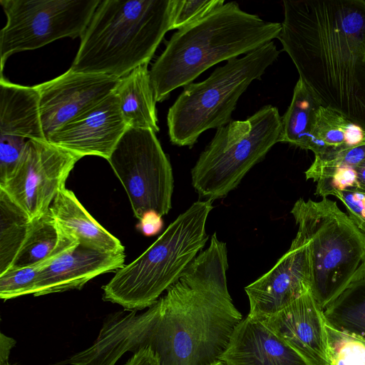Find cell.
<instances>
[{"label":"cell","instance_id":"13","mask_svg":"<svg viewBox=\"0 0 365 365\" xmlns=\"http://www.w3.org/2000/svg\"><path fill=\"white\" fill-rule=\"evenodd\" d=\"M309 250L297 231L289 250L267 273L245 288L250 302L248 317L263 321L310 291Z\"/></svg>","mask_w":365,"mask_h":365},{"label":"cell","instance_id":"1","mask_svg":"<svg viewBox=\"0 0 365 365\" xmlns=\"http://www.w3.org/2000/svg\"><path fill=\"white\" fill-rule=\"evenodd\" d=\"M226 243L215 232L180 278L142 314L119 323L126 351L150 349L160 365H211L219 361L243 319L228 291Z\"/></svg>","mask_w":365,"mask_h":365},{"label":"cell","instance_id":"17","mask_svg":"<svg viewBox=\"0 0 365 365\" xmlns=\"http://www.w3.org/2000/svg\"><path fill=\"white\" fill-rule=\"evenodd\" d=\"M125 259V252H105L78 244L41 267L33 294L80 289L96 277L123 267Z\"/></svg>","mask_w":365,"mask_h":365},{"label":"cell","instance_id":"5","mask_svg":"<svg viewBox=\"0 0 365 365\" xmlns=\"http://www.w3.org/2000/svg\"><path fill=\"white\" fill-rule=\"evenodd\" d=\"M212 208L211 200L193 202L141 255L115 272L102 287L103 300L128 311L155 304L204 248Z\"/></svg>","mask_w":365,"mask_h":365},{"label":"cell","instance_id":"31","mask_svg":"<svg viewBox=\"0 0 365 365\" xmlns=\"http://www.w3.org/2000/svg\"><path fill=\"white\" fill-rule=\"evenodd\" d=\"M163 225L162 216L155 211L150 210L143 214L136 227L143 235L151 237L158 234Z\"/></svg>","mask_w":365,"mask_h":365},{"label":"cell","instance_id":"34","mask_svg":"<svg viewBox=\"0 0 365 365\" xmlns=\"http://www.w3.org/2000/svg\"><path fill=\"white\" fill-rule=\"evenodd\" d=\"M359 188L365 190V159L356 167Z\"/></svg>","mask_w":365,"mask_h":365},{"label":"cell","instance_id":"22","mask_svg":"<svg viewBox=\"0 0 365 365\" xmlns=\"http://www.w3.org/2000/svg\"><path fill=\"white\" fill-rule=\"evenodd\" d=\"M321 104L305 83L299 78L294 88L292 99L282 117L279 142L287 143L322 155L327 150L314 135L316 115Z\"/></svg>","mask_w":365,"mask_h":365},{"label":"cell","instance_id":"21","mask_svg":"<svg viewBox=\"0 0 365 365\" xmlns=\"http://www.w3.org/2000/svg\"><path fill=\"white\" fill-rule=\"evenodd\" d=\"M148 64L137 67L120 78L113 91L128 127L159 131Z\"/></svg>","mask_w":365,"mask_h":365},{"label":"cell","instance_id":"9","mask_svg":"<svg viewBox=\"0 0 365 365\" xmlns=\"http://www.w3.org/2000/svg\"><path fill=\"white\" fill-rule=\"evenodd\" d=\"M101 0H0L6 16L0 31V68L12 54L64 37H81Z\"/></svg>","mask_w":365,"mask_h":365},{"label":"cell","instance_id":"6","mask_svg":"<svg viewBox=\"0 0 365 365\" xmlns=\"http://www.w3.org/2000/svg\"><path fill=\"white\" fill-rule=\"evenodd\" d=\"M279 55L272 41L227 61L205 80L185 86L168 112L170 142L191 147L207 130L229 123L241 95L253 81L261 79Z\"/></svg>","mask_w":365,"mask_h":365},{"label":"cell","instance_id":"29","mask_svg":"<svg viewBox=\"0 0 365 365\" xmlns=\"http://www.w3.org/2000/svg\"><path fill=\"white\" fill-rule=\"evenodd\" d=\"M225 3L224 0H174L170 29L179 30Z\"/></svg>","mask_w":365,"mask_h":365},{"label":"cell","instance_id":"30","mask_svg":"<svg viewBox=\"0 0 365 365\" xmlns=\"http://www.w3.org/2000/svg\"><path fill=\"white\" fill-rule=\"evenodd\" d=\"M335 197L345 205L348 216L365 235V190H347L338 192Z\"/></svg>","mask_w":365,"mask_h":365},{"label":"cell","instance_id":"36","mask_svg":"<svg viewBox=\"0 0 365 365\" xmlns=\"http://www.w3.org/2000/svg\"><path fill=\"white\" fill-rule=\"evenodd\" d=\"M5 365H11V364H9L8 363V364H5Z\"/></svg>","mask_w":365,"mask_h":365},{"label":"cell","instance_id":"32","mask_svg":"<svg viewBox=\"0 0 365 365\" xmlns=\"http://www.w3.org/2000/svg\"><path fill=\"white\" fill-rule=\"evenodd\" d=\"M124 365H160L158 357L149 348L134 353Z\"/></svg>","mask_w":365,"mask_h":365},{"label":"cell","instance_id":"12","mask_svg":"<svg viewBox=\"0 0 365 365\" xmlns=\"http://www.w3.org/2000/svg\"><path fill=\"white\" fill-rule=\"evenodd\" d=\"M29 140L48 141L43 133L36 86L0 77V185L13 175Z\"/></svg>","mask_w":365,"mask_h":365},{"label":"cell","instance_id":"3","mask_svg":"<svg viewBox=\"0 0 365 365\" xmlns=\"http://www.w3.org/2000/svg\"><path fill=\"white\" fill-rule=\"evenodd\" d=\"M282 24L242 10L236 2L211 9L178 30L150 70L156 102L185 87L202 72L278 38Z\"/></svg>","mask_w":365,"mask_h":365},{"label":"cell","instance_id":"19","mask_svg":"<svg viewBox=\"0 0 365 365\" xmlns=\"http://www.w3.org/2000/svg\"><path fill=\"white\" fill-rule=\"evenodd\" d=\"M49 212L59 227L79 244L105 252H125L120 241L98 223L66 187L53 200Z\"/></svg>","mask_w":365,"mask_h":365},{"label":"cell","instance_id":"2","mask_svg":"<svg viewBox=\"0 0 365 365\" xmlns=\"http://www.w3.org/2000/svg\"><path fill=\"white\" fill-rule=\"evenodd\" d=\"M278 37L321 106L365 129V0L283 1Z\"/></svg>","mask_w":365,"mask_h":365},{"label":"cell","instance_id":"24","mask_svg":"<svg viewBox=\"0 0 365 365\" xmlns=\"http://www.w3.org/2000/svg\"><path fill=\"white\" fill-rule=\"evenodd\" d=\"M313 133L328 152L348 150L365 144L363 127L323 106L317 111Z\"/></svg>","mask_w":365,"mask_h":365},{"label":"cell","instance_id":"15","mask_svg":"<svg viewBox=\"0 0 365 365\" xmlns=\"http://www.w3.org/2000/svg\"><path fill=\"white\" fill-rule=\"evenodd\" d=\"M127 128L117 96L112 92L56 130L47 140L81 158L95 155L108 160Z\"/></svg>","mask_w":365,"mask_h":365},{"label":"cell","instance_id":"35","mask_svg":"<svg viewBox=\"0 0 365 365\" xmlns=\"http://www.w3.org/2000/svg\"><path fill=\"white\" fill-rule=\"evenodd\" d=\"M211 365H225V364L222 361H217V362H215V363H214V364H212Z\"/></svg>","mask_w":365,"mask_h":365},{"label":"cell","instance_id":"18","mask_svg":"<svg viewBox=\"0 0 365 365\" xmlns=\"http://www.w3.org/2000/svg\"><path fill=\"white\" fill-rule=\"evenodd\" d=\"M219 361L225 365H309L262 322L248 317L235 329Z\"/></svg>","mask_w":365,"mask_h":365},{"label":"cell","instance_id":"14","mask_svg":"<svg viewBox=\"0 0 365 365\" xmlns=\"http://www.w3.org/2000/svg\"><path fill=\"white\" fill-rule=\"evenodd\" d=\"M119 79L103 74L76 73L68 69L55 78L36 85L46 139L56 130L109 96Z\"/></svg>","mask_w":365,"mask_h":365},{"label":"cell","instance_id":"23","mask_svg":"<svg viewBox=\"0 0 365 365\" xmlns=\"http://www.w3.org/2000/svg\"><path fill=\"white\" fill-rule=\"evenodd\" d=\"M322 310L327 325L365 341V263Z\"/></svg>","mask_w":365,"mask_h":365},{"label":"cell","instance_id":"4","mask_svg":"<svg viewBox=\"0 0 365 365\" xmlns=\"http://www.w3.org/2000/svg\"><path fill=\"white\" fill-rule=\"evenodd\" d=\"M174 0H101L70 70L120 78L148 64L171 30Z\"/></svg>","mask_w":365,"mask_h":365},{"label":"cell","instance_id":"26","mask_svg":"<svg viewBox=\"0 0 365 365\" xmlns=\"http://www.w3.org/2000/svg\"><path fill=\"white\" fill-rule=\"evenodd\" d=\"M0 274L9 268L30 220L0 190Z\"/></svg>","mask_w":365,"mask_h":365},{"label":"cell","instance_id":"11","mask_svg":"<svg viewBox=\"0 0 365 365\" xmlns=\"http://www.w3.org/2000/svg\"><path fill=\"white\" fill-rule=\"evenodd\" d=\"M48 141L29 140L11 178L0 190L30 220L49 211V207L80 160Z\"/></svg>","mask_w":365,"mask_h":365},{"label":"cell","instance_id":"8","mask_svg":"<svg viewBox=\"0 0 365 365\" xmlns=\"http://www.w3.org/2000/svg\"><path fill=\"white\" fill-rule=\"evenodd\" d=\"M281 133L282 117L272 105L217 128L191 170L192 185L200 199L213 201L227 196L279 142Z\"/></svg>","mask_w":365,"mask_h":365},{"label":"cell","instance_id":"20","mask_svg":"<svg viewBox=\"0 0 365 365\" xmlns=\"http://www.w3.org/2000/svg\"><path fill=\"white\" fill-rule=\"evenodd\" d=\"M78 244L59 227L48 211L29 222L7 270L48 264Z\"/></svg>","mask_w":365,"mask_h":365},{"label":"cell","instance_id":"33","mask_svg":"<svg viewBox=\"0 0 365 365\" xmlns=\"http://www.w3.org/2000/svg\"><path fill=\"white\" fill-rule=\"evenodd\" d=\"M16 341L3 333L0 334V365L8 364L9 357Z\"/></svg>","mask_w":365,"mask_h":365},{"label":"cell","instance_id":"25","mask_svg":"<svg viewBox=\"0 0 365 365\" xmlns=\"http://www.w3.org/2000/svg\"><path fill=\"white\" fill-rule=\"evenodd\" d=\"M305 175L317 182L315 195L322 198L359 187L356 167L343 163L331 153L316 155Z\"/></svg>","mask_w":365,"mask_h":365},{"label":"cell","instance_id":"16","mask_svg":"<svg viewBox=\"0 0 365 365\" xmlns=\"http://www.w3.org/2000/svg\"><path fill=\"white\" fill-rule=\"evenodd\" d=\"M262 322L309 365H331L323 310L310 291Z\"/></svg>","mask_w":365,"mask_h":365},{"label":"cell","instance_id":"7","mask_svg":"<svg viewBox=\"0 0 365 365\" xmlns=\"http://www.w3.org/2000/svg\"><path fill=\"white\" fill-rule=\"evenodd\" d=\"M291 213L308 245L310 292L323 309L365 263V235L327 197L299 198Z\"/></svg>","mask_w":365,"mask_h":365},{"label":"cell","instance_id":"10","mask_svg":"<svg viewBox=\"0 0 365 365\" xmlns=\"http://www.w3.org/2000/svg\"><path fill=\"white\" fill-rule=\"evenodd\" d=\"M122 183L134 216L172 207L174 178L168 155L149 129L128 127L107 160Z\"/></svg>","mask_w":365,"mask_h":365},{"label":"cell","instance_id":"28","mask_svg":"<svg viewBox=\"0 0 365 365\" xmlns=\"http://www.w3.org/2000/svg\"><path fill=\"white\" fill-rule=\"evenodd\" d=\"M43 264L12 269L0 274V297L8 300L34 294Z\"/></svg>","mask_w":365,"mask_h":365},{"label":"cell","instance_id":"27","mask_svg":"<svg viewBox=\"0 0 365 365\" xmlns=\"http://www.w3.org/2000/svg\"><path fill=\"white\" fill-rule=\"evenodd\" d=\"M331 365H365V341L326 324Z\"/></svg>","mask_w":365,"mask_h":365}]
</instances>
